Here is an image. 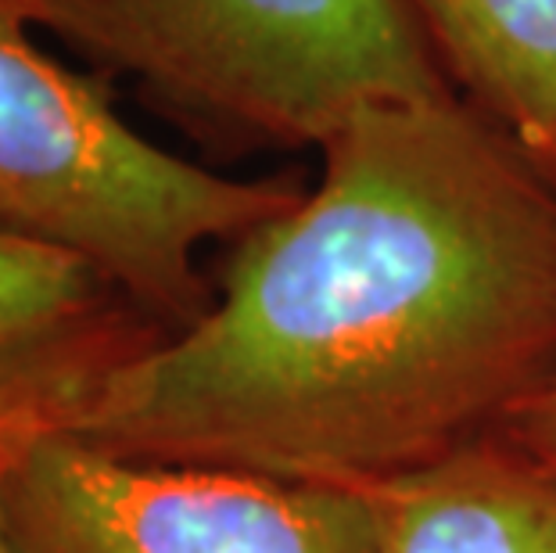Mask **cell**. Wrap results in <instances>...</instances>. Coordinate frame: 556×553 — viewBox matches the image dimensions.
Listing matches in <instances>:
<instances>
[{
  "mask_svg": "<svg viewBox=\"0 0 556 553\" xmlns=\"http://www.w3.org/2000/svg\"><path fill=\"white\" fill-rule=\"evenodd\" d=\"M208 313L68 431L151 464L381 489L495 439L556 378V180L464 93L359 109Z\"/></svg>",
  "mask_w": 556,
  "mask_h": 553,
  "instance_id": "cell-1",
  "label": "cell"
},
{
  "mask_svg": "<svg viewBox=\"0 0 556 553\" xmlns=\"http://www.w3.org/2000/svg\"><path fill=\"white\" fill-rule=\"evenodd\" d=\"M4 461H0V553H15L11 546V536H8V514H4Z\"/></svg>",
  "mask_w": 556,
  "mask_h": 553,
  "instance_id": "cell-9",
  "label": "cell"
},
{
  "mask_svg": "<svg viewBox=\"0 0 556 553\" xmlns=\"http://www.w3.org/2000/svg\"><path fill=\"white\" fill-rule=\"evenodd\" d=\"M15 553H381L370 489L151 464L47 435L4 467Z\"/></svg>",
  "mask_w": 556,
  "mask_h": 553,
  "instance_id": "cell-4",
  "label": "cell"
},
{
  "mask_svg": "<svg viewBox=\"0 0 556 553\" xmlns=\"http://www.w3.org/2000/svg\"><path fill=\"white\" fill-rule=\"evenodd\" d=\"M29 26V0H0V238L83 259L184 331L216 299L201 249L233 244L305 187L238 180L151 144L98 79L43 54Z\"/></svg>",
  "mask_w": 556,
  "mask_h": 553,
  "instance_id": "cell-3",
  "label": "cell"
},
{
  "mask_svg": "<svg viewBox=\"0 0 556 553\" xmlns=\"http://www.w3.org/2000/svg\"><path fill=\"white\" fill-rule=\"evenodd\" d=\"M495 439L510 442L520 456L556 478V378L528 399Z\"/></svg>",
  "mask_w": 556,
  "mask_h": 553,
  "instance_id": "cell-8",
  "label": "cell"
},
{
  "mask_svg": "<svg viewBox=\"0 0 556 553\" xmlns=\"http://www.w3.org/2000/svg\"><path fill=\"white\" fill-rule=\"evenodd\" d=\"M370 492L381 553H556V478L503 439Z\"/></svg>",
  "mask_w": 556,
  "mask_h": 553,
  "instance_id": "cell-6",
  "label": "cell"
},
{
  "mask_svg": "<svg viewBox=\"0 0 556 553\" xmlns=\"http://www.w3.org/2000/svg\"><path fill=\"white\" fill-rule=\"evenodd\" d=\"M29 11L230 155L324 148L359 109L456 93L417 0H29Z\"/></svg>",
  "mask_w": 556,
  "mask_h": 553,
  "instance_id": "cell-2",
  "label": "cell"
},
{
  "mask_svg": "<svg viewBox=\"0 0 556 553\" xmlns=\"http://www.w3.org/2000/svg\"><path fill=\"white\" fill-rule=\"evenodd\" d=\"M162 338L90 263L0 238V461L73 431L109 374Z\"/></svg>",
  "mask_w": 556,
  "mask_h": 553,
  "instance_id": "cell-5",
  "label": "cell"
},
{
  "mask_svg": "<svg viewBox=\"0 0 556 553\" xmlns=\"http://www.w3.org/2000/svg\"><path fill=\"white\" fill-rule=\"evenodd\" d=\"M456 90L556 180V0H417Z\"/></svg>",
  "mask_w": 556,
  "mask_h": 553,
  "instance_id": "cell-7",
  "label": "cell"
}]
</instances>
